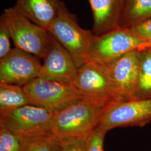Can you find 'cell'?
Here are the masks:
<instances>
[{
	"instance_id": "obj_1",
	"label": "cell",
	"mask_w": 151,
	"mask_h": 151,
	"mask_svg": "<svg viewBox=\"0 0 151 151\" xmlns=\"http://www.w3.org/2000/svg\"><path fill=\"white\" fill-rule=\"evenodd\" d=\"M72 84L81 101L93 106L103 109L118 100L105 67L90 58L78 68Z\"/></svg>"
},
{
	"instance_id": "obj_2",
	"label": "cell",
	"mask_w": 151,
	"mask_h": 151,
	"mask_svg": "<svg viewBox=\"0 0 151 151\" xmlns=\"http://www.w3.org/2000/svg\"><path fill=\"white\" fill-rule=\"evenodd\" d=\"M48 31L69 52L78 68L89 59L95 34L79 25L63 2Z\"/></svg>"
},
{
	"instance_id": "obj_3",
	"label": "cell",
	"mask_w": 151,
	"mask_h": 151,
	"mask_svg": "<svg viewBox=\"0 0 151 151\" xmlns=\"http://www.w3.org/2000/svg\"><path fill=\"white\" fill-rule=\"evenodd\" d=\"M102 110L81 100L72 103L54 114L50 133L59 140L86 139L97 127Z\"/></svg>"
},
{
	"instance_id": "obj_4",
	"label": "cell",
	"mask_w": 151,
	"mask_h": 151,
	"mask_svg": "<svg viewBox=\"0 0 151 151\" xmlns=\"http://www.w3.org/2000/svg\"><path fill=\"white\" fill-rule=\"evenodd\" d=\"M1 17L15 48L43 59L48 48L50 33L24 16L15 6L5 9Z\"/></svg>"
},
{
	"instance_id": "obj_5",
	"label": "cell",
	"mask_w": 151,
	"mask_h": 151,
	"mask_svg": "<svg viewBox=\"0 0 151 151\" xmlns=\"http://www.w3.org/2000/svg\"><path fill=\"white\" fill-rule=\"evenodd\" d=\"M30 104L55 114L81 97L72 83L37 77L23 87Z\"/></svg>"
},
{
	"instance_id": "obj_6",
	"label": "cell",
	"mask_w": 151,
	"mask_h": 151,
	"mask_svg": "<svg viewBox=\"0 0 151 151\" xmlns=\"http://www.w3.org/2000/svg\"><path fill=\"white\" fill-rule=\"evenodd\" d=\"M151 122V99L117 100L103 108L97 127L106 132L117 127H143Z\"/></svg>"
},
{
	"instance_id": "obj_7",
	"label": "cell",
	"mask_w": 151,
	"mask_h": 151,
	"mask_svg": "<svg viewBox=\"0 0 151 151\" xmlns=\"http://www.w3.org/2000/svg\"><path fill=\"white\" fill-rule=\"evenodd\" d=\"M151 48V43L137 37L127 29L119 27L101 35H95L90 59L106 65L134 50Z\"/></svg>"
},
{
	"instance_id": "obj_8",
	"label": "cell",
	"mask_w": 151,
	"mask_h": 151,
	"mask_svg": "<svg viewBox=\"0 0 151 151\" xmlns=\"http://www.w3.org/2000/svg\"><path fill=\"white\" fill-rule=\"evenodd\" d=\"M54 114L43 108L28 104L1 115L0 127L22 137L50 133Z\"/></svg>"
},
{
	"instance_id": "obj_9",
	"label": "cell",
	"mask_w": 151,
	"mask_h": 151,
	"mask_svg": "<svg viewBox=\"0 0 151 151\" xmlns=\"http://www.w3.org/2000/svg\"><path fill=\"white\" fill-rule=\"evenodd\" d=\"M140 51L130 52L103 65L113 82L118 100H135L139 74Z\"/></svg>"
},
{
	"instance_id": "obj_10",
	"label": "cell",
	"mask_w": 151,
	"mask_h": 151,
	"mask_svg": "<svg viewBox=\"0 0 151 151\" xmlns=\"http://www.w3.org/2000/svg\"><path fill=\"white\" fill-rule=\"evenodd\" d=\"M38 57L19 49L0 60V83L24 86L38 77L42 64Z\"/></svg>"
},
{
	"instance_id": "obj_11",
	"label": "cell",
	"mask_w": 151,
	"mask_h": 151,
	"mask_svg": "<svg viewBox=\"0 0 151 151\" xmlns=\"http://www.w3.org/2000/svg\"><path fill=\"white\" fill-rule=\"evenodd\" d=\"M77 70L78 68L69 52L50 34L48 48L38 77L73 83Z\"/></svg>"
},
{
	"instance_id": "obj_12",
	"label": "cell",
	"mask_w": 151,
	"mask_h": 151,
	"mask_svg": "<svg viewBox=\"0 0 151 151\" xmlns=\"http://www.w3.org/2000/svg\"><path fill=\"white\" fill-rule=\"evenodd\" d=\"M93 17L92 32L101 35L120 27L126 0H87Z\"/></svg>"
},
{
	"instance_id": "obj_13",
	"label": "cell",
	"mask_w": 151,
	"mask_h": 151,
	"mask_svg": "<svg viewBox=\"0 0 151 151\" xmlns=\"http://www.w3.org/2000/svg\"><path fill=\"white\" fill-rule=\"evenodd\" d=\"M62 3L60 0H16L14 6L31 22L48 31Z\"/></svg>"
},
{
	"instance_id": "obj_14",
	"label": "cell",
	"mask_w": 151,
	"mask_h": 151,
	"mask_svg": "<svg viewBox=\"0 0 151 151\" xmlns=\"http://www.w3.org/2000/svg\"><path fill=\"white\" fill-rule=\"evenodd\" d=\"M151 18V0H126L120 27L128 29Z\"/></svg>"
},
{
	"instance_id": "obj_15",
	"label": "cell",
	"mask_w": 151,
	"mask_h": 151,
	"mask_svg": "<svg viewBox=\"0 0 151 151\" xmlns=\"http://www.w3.org/2000/svg\"><path fill=\"white\" fill-rule=\"evenodd\" d=\"M30 104L23 86L0 83V115Z\"/></svg>"
},
{
	"instance_id": "obj_16",
	"label": "cell",
	"mask_w": 151,
	"mask_h": 151,
	"mask_svg": "<svg viewBox=\"0 0 151 151\" xmlns=\"http://www.w3.org/2000/svg\"><path fill=\"white\" fill-rule=\"evenodd\" d=\"M151 99V48L140 52L139 74L135 100Z\"/></svg>"
},
{
	"instance_id": "obj_17",
	"label": "cell",
	"mask_w": 151,
	"mask_h": 151,
	"mask_svg": "<svg viewBox=\"0 0 151 151\" xmlns=\"http://www.w3.org/2000/svg\"><path fill=\"white\" fill-rule=\"evenodd\" d=\"M22 137L23 151H60V140L50 133Z\"/></svg>"
},
{
	"instance_id": "obj_18",
	"label": "cell",
	"mask_w": 151,
	"mask_h": 151,
	"mask_svg": "<svg viewBox=\"0 0 151 151\" xmlns=\"http://www.w3.org/2000/svg\"><path fill=\"white\" fill-rule=\"evenodd\" d=\"M0 151H23L22 137L0 127Z\"/></svg>"
},
{
	"instance_id": "obj_19",
	"label": "cell",
	"mask_w": 151,
	"mask_h": 151,
	"mask_svg": "<svg viewBox=\"0 0 151 151\" xmlns=\"http://www.w3.org/2000/svg\"><path fill=\"white\" fill-rule=\"evenodd\" d=\"M107 132L96 127L86 139L87 151H104V142Z\"/></svg>"
},
{
	"instance_id": "obj_20",
	"label": "cell",
	"mask_w": 151,
	"mask_h": 151,
	"mask_svg": "<svg viewBox=\"0 0 151 151\" xmlns=\"http://www.w3.org/2000/svg\"><path fill=\"white\" fill-rule=\"evenodd\" d=\"M11 37L4 19L0 18V60L11 52Z\"/></svg>"
},
{
	"instance_id": "obj_21",
	"label": "cell",
	"mask_w": 151,
	"mask_h": 151,
	"mask_svg": "<svg viewBox=\"0 0 151 151\" xmlns=\"http://www.w3.org/2000/svg\"><path fill=\"white\" fill-rule=\"evenodd\" d=\"M127 29L135 37L151 43V18Z\"/></svg>"
},
{
	"instance_id": "obj_22",
	"label": "cell",
	"mask_w": 151,
	"mask_h": 151,
	"mask_svg": "<svg viewBox=\"0 0 151 151\" xmlns=\"http://www.w3.org/2000/svg\"><path fill=\"white\" fill-rule=\"evenodd\" d=\"M86 139L73 138L60 140L59 151H87Z\"/></svg>"
}]
</instances>
